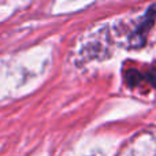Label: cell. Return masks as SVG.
Wrapping results in <instances>:
<instances>
[{
	"instance_id": "cell-2",
	"label": "cell",
	"mask_w": 156,
	"mask_h": 156,
	"mask_svg": "<svg viewBox=\"0 0 156 156\" xmlns=\"http://www.w3.org/2000/svg\"><path fill=\"white\" fill-rule=\"evenodd\" d=\"M145 78H147L145 76H143L137 70H127L125 73V81H126V83L130 88H134V86L140 85L143 82V80H145Z\"/></svg>"
},
{
	"instance_id": "cell-1",
	"label": "cell",
	"mask_w": 156,
	"mask_h": 156,
	"mask_svg": "<svg viewBox=\"0 0 156 156\" xmlns=\"http://www.w3.org/2000/svg\"><path fill=\"white\" fill-rule=\"evenodd\" d=\"M155 21H156V4H152L147 10L145 15L140 21L136 32L130 37V40H129L130 48H143L145 45L147 36H148L149 30L152 29V26L155 25Z\"/></svg>"
}]
</instances>
